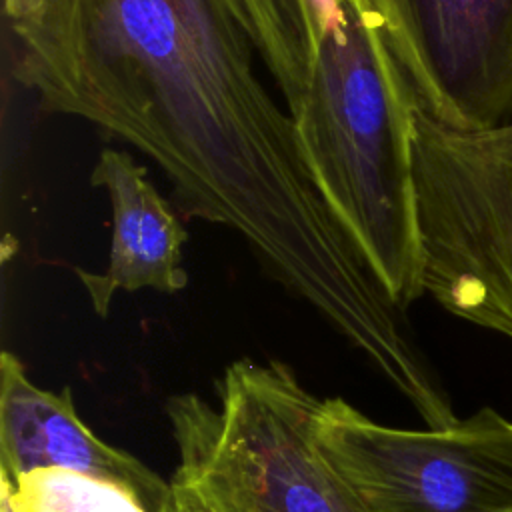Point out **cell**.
<instances>
[{
    "mask_svg": "<svg viewBox=\"0 0 512 512\" xmlns=\"http://www.w3.org/2000/svg\"><path fill=\"white\" fill-rule=\"evenodd\" d=\"M12 76L148 156L182 214L240 234L386 380L420 360L322 196L236 0H4Z\"/></svg>",
    "mask_w": 512,
    "mask_h": 512,
    "instance_id": "obj_1",
    "label": "cell"
},
{
    "mask_svg": "<svg viewBox=\"0 0 512 512\" xmlns=\"http://www.w3.org/2000/svg\"><path fill=\"white\" fill-rule=\"evenodd\" d=\"M318 56L294 120L304 160L352 246L404 312L424 294L412 172L414 98L370 0L314 16Z\"/></svg>",
    "mask_w": 512,
    "mask_h": 512,
    "instance_id": "obj_2",
    "label": "cell"
},
{
    "mask_svg": "<svg viewBox=\"0 0 512 512\" xmlns=\"http://www.w3.org/2000/svg\"><path fill=\"white\" fill-rule=\"evenodd\" d=\"M216 402L166 404L178 448L174 482L208 512H374L314 438V396L280 360L232 362Z\"/></svg>",
    "mask_w": 512,
    "mask_h": 512,
    "instance_id": "obj_3",
    "label": "cell"
},
{
    "mask_svg": "<svg viewBox=\"0 0 512 512\" xmlns=\"http://www.w3.org/2000/svg\"><path fill=\"white\" fill-rule=\"evenodd\" d=\"M412 172L424 294L512 340V124L462 132L414 106Z\"/></svg>",
    "mask_w": 512,
    "mask_h": 512,
    "instance_id": "obj_4",
    "label": "cell"
},
{
    "mask_svg": "<svg viewBox=\"0 0 512 512\" xmlns=\"http://www.w3.org/2000/svg\"><path fill=\"white\" fill-rule=\"evenodd\" d=\"M314 438L374 512H512V420L480 408L444 428L380 424L318 400Z\"/></svg>",
    "mask_w": 512,
    "mask_h": 512,
    "instance_id": "obj_5",
    "label": "cell"
},
{
    "mask_svg": "<svg viewBox=\"0 0 512 512\" xmlns=\"http://www.w3.org/2000/svg\"><path fill=\"white\" fill-rule=\"evenodd\" d=\"M414 104L462 132L512 124V0H370Z\"/></svg>",
    "mask_w": 512,
    "mask_h": 512,
    "instance_id": "obj_6",
    "label": "cell"
},
{
    "mask_svg": "<svg viewBox=\"0 0 512 512\" xmlns=\"http://www.w3.org/2000/svg\"><path fill=\"white\" fill-rule=\"evenodd\" d=\"M40 468H68L116 482L150 512H166L174 490L152 468L98 438L78 416L70 388H38L24 364L0 356V476L18 478Z\"/></svg>",
    "mask_w": 512,
    "mask_h": 512,
    "instance_id": "obj_7",
    "label": "cell"
},
{
    "mask_svg": "<svg viewBox=\"0 0 512 512\" xmlns=\"http://www.w3.org/2000/svg\"><path fill=\"white\" fill-rule=\"evenodd\" d=\"M90 182L106 190L114 218L106 270L76 268L92 310L106 316L118 290L180 292L188 284L182 268V246L188 234L172 206L148 180L146 168L126 152L104 148Z\"/></svg>",
    "mask_w": 512,
    "mask_h": 512,
    "instance_id": "obj_8",
    "label": "cell"
},
{
    "mask_svg": "<svg viewBox=\"0 0 512 512\" xmlns=\"http://www.w3.org/2000/svg\"><path fill=\"white\" fill-rule=\"evenodd\" d=\"M236 4L258 58L296 120L310 92L318 56L308 0H236Z\"/></svg>",
    "mask_w": 512,
    "mask_h": 512,
    "instance_id": "obj_9",
    "label": "cell"
},
{
    "mask_svg": "<svg viewBox=\"0 0 512 512\" xmlns=\"http://www.w3.org/2000/svg\"><path fill=\"white\" fill-rule=\"evenodd\" d=\"M0 496L12 512H150L128 488L68 468L0 476Z\"/></svg>",
    "mask_w": 512,
    "mask_h": 512,
    "instance_id": "obj_10",
    "label": "cell"
},
{
    "mask_svg": "<svg viewBox=\"0 0 512 512\" xmlns=\"http://www.w3.org/2000/svg\"><path fill=\"white\" fill-rule=\"evenodd\" d=\"M172 490H174V496H172V502L168 506L166 512H208L198 500L194 494H190L184 486H180L178 482L172 480Z\"/></svg>",
    "mask_w": 512,
    "mask_h": 512,
    "instance_id": "obj_11",
    "label": "cell"
},
{
    "mask_svg": "<svg viewBox=\"0 0 512 512\" xmlns=\"http://www.w3.org/2000/svg\"><path fill=\"white\" fill-rule=\"evenodd\" d=\"M0 512H12V508H10V504L0 496Z\"/></svg>",
    "mask_w": 512,
    "mask_h": 512,
    "instance_id": "obj_12",
    "label": "cell"
}]
</instances>
